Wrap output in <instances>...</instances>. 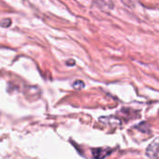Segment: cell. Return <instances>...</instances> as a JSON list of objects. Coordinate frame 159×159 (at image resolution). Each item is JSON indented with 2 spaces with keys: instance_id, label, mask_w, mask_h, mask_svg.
I'll use <instances>...</instances> for the list:
<instances>
[{
  "instance_id": "2",
  "label": "cell",
  "mask_w": 159,
  "mask_h": 159,
  "mask_svg": "<svg viewBox=\"0 0 159 159\" xmlns=\"http://www.w3.org/2000/svg\"><path fill=\"white\" fill-rule=\"evenodd\" d=\"M93 156L95 159H103L104 157H106L107 155H109L112 150L110 148H98V149H93Z\"/></svg>"
},
{
  "instance_id": "3",
  "label": "cell",
  "mask_w": 159,
  "mask_h": 159,
  "mask_svg": "<svg viewBox=\"0 0 159 159\" xmlns=\"http://www.w3.org/2000/svg\"><path fill=\"white\" fill-rule=\"evenodd\" d=\"M73 87L76 89H81V88L84 87V83L83 81H76L73 84Z\"/></svg>"
},
{
  "instance_id": "1",
  "label": "cell",
  "mask_w": 159,
  "mask_h": 159,
  "mask_svg": "<svg viewBox=\"0 0 159 159\" xmlns=\"http://www.w3.org/2000/svg\"><path fill=\"white\" fill-rule=\"evenodd\" d=\"M146 153L149 157L159 159V138L155 139L147 148Z\"/></svg>"
}]
</instances>
